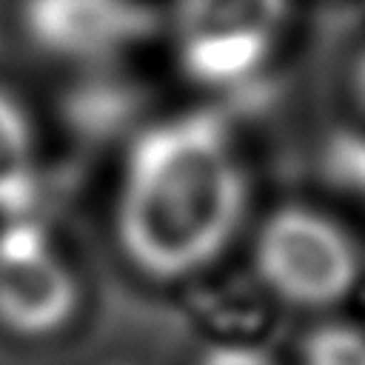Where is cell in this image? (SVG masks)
Segmentation results:
<instances>
[{"instance_id":"1","label":"cell","mask_w":365,"mask_h":365,"mask_svg":"<svg viewBox=\"0 0 365 365\" xmlns=\"http://www.w3.org/2000/svg\"><path fill=\"white\" fill-rule=\"evenodd\" d=\"M248 185L225 125L191 111L145 125L125 151L114 205L117 245L145 277L208 268L234 240Z\"/></svg>"},{"instance_id":"2","label":"cell","mask_w":365,"mask_h":365,"mask_svg":"<svg viewBox=\"0 0 365 365\" xmlns=\"http://www.w3.org/2000/svg\"><path fill=\"white\" fill-rule=\"evenodd\" d=\"M254 268L279 299L325 308L345 299L359 279V248L331 217L285 205L265 217L254 240Z\"/></svg>"},{"instance_id":"3","label":"cell","mask_w":365,"mask_h":365,"mask_svg":"<svg viewBox=\"0 0 365 365\" xmlns=\"http://www.w3.org/2000/svg\"><path fill=\"white\" fill-rule=\"evenodd\" d=\"M80 285L31 217H9L0 228V325L37 339L57 334L77 311Z\"/></svg>"},{"instance_id":"4","label":"cell","mask_w":365,"mask_h":365,"mask_svg":"<svg viewBox=\"0 0 365 365\" xmlns=\"http://www.w3.org/2000/svg\"><path fill=\"white\" fill-rule=\"evenodd\" d=\"M31 46L68 63H97L145 43L157 14L145 0H20Z\"/></svg>"},{"instance_id":"5","label":"cell","mask_w":365,"mask_h":365,"mask_svg":"<svg viewBox=\"0 0 365 365\" xmlns=\"http://www.w3.org/2000/svg\"><path fill=\"white\" fill-rule=\"evenodd\" d=\"M288 0H177V43H262L274 46L288 17Z\"/></svg>"},{"instance_id":"6","label":"cell","mask_w":365,"mask_h":365,"mask_svg":"<svg viewBox=\"0 0 365 365\" xmlns=\"http://www.w3.org/2000/svg\"><path fill=\"white\" fill-rule=\"evenodd\" d=\"M40 191L31 120L23 106L0 88V217L31 214Z\"/></svg>"},{"instance_id":"7","label":"cell","mask_w":365,"mask_h":365,"mask_svg":"<svg viewBox=\"0 0 365 365\" xmlns=\"http://www.w3.org/2000/svg\"><path fill=\"white\" fill-rule=\"evenodd\" d=\"M302 365H365V342L354 322H322L302 342Z\"/></svg>"},{"instance_id":"8","label":"cell","mask_w":365,"mask_h":365,"mask_svg":"<svg viewBox=\"0 0 365 365\" xmlns=\"http://www.w3.org/2000/svg\"><path fill=\"white\" fill-rule=\"evenodd\" d=\"M325 174L348 188V191H359L362 188V174H365V157H362V137L356 131H339L328 140L325 148Z\"/></svg>"},{"instance_id":"9","label":"cell","mask_w":365,"mask_h":365,"mask_svg":"<svg viewBox=\"0 0 365 365\" xmlns=\"http://www.w3.org/2000/svg\"><path fill=\"white\" fill-rule=\"evenodd\" d=\"M197 365H274L271 356L248 342H220L202 351Z\"/></svg>"}]
</instances>
